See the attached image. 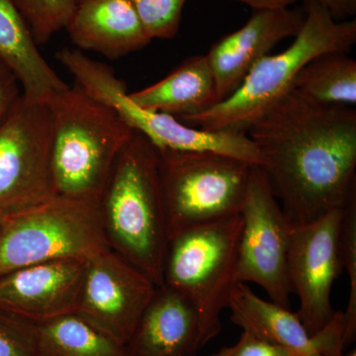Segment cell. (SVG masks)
Returning <instances> with one entry per match:
<instances>
[{"mask_svg": "<svg viewBox=\"0 0 356 356\" xmlns=\"http://www.w3.org/2000/svg\"><path fill=\"white\" fill-rule=\"evenodd\" d=\"M304 19L305 13L296 9L254 10L242 28L213 44L206 56L216 83L217 103L235 92L250 70L276 44L296 36Z\"/></svg>", "mask_w": 356, "mask_h": 356, "instance_id": "15", "label": "cell"}, {"mask_svg": "<svg viewBox=\"0 0 356 356\" xmlns=\"http://www.w3.org/2000/svg\"><path fill=\"white\" fill-rule=\"evenodd\" d=\"M231 320L268 343L306 356H343V312L337 311L322 331L311 337L296 313L261 298L245 283H236L229 296Z\"/></svg>", "mask_w": 356, "mask_h": 356, "instance_id": "14", "label": "cell"}, {"mask_svg": "<svg viewBox=\"0 0 356 356\" xmlns=\"http://www.w3.org/2000/svg\"><path fill=\"white\" fill-rule=\"evenodd\" d=\"M156 287L146 274L107 248L86 261L74 314L126 346Z\"/></svg>", "mask_w": 356, "mask_h": 356, "instance_id": "12", "label": "cell"}, {"mask_svg": "<svg viewBox=\"0 0 356 356\" xmlns=\"http://www.w3.org/2000/svg\"><path fill=\"white\" fill-rule=\"evenodd\" d=\"M88 259H57L0 275V312L33 324L74 314Z\"/></svg>", "mask_w": 356, "mask_h": 356, "instance_id": "13", "label": "cell"}, {"mask_svg": "<svg viewBox=\"0 0 356 356\" xmlns=\"http://www.w3.org/2000/svg\"><path fill=\"white\" fill-rule=\"evenodd\" d=\"M126 346L130 356L193 355L202 348L197 312L181 293L158 286Z\"/></svg>", "mask_w": 356, "mask_h": 356, "instance_id": "16", "label": "cell"}, {"mask_svg": "<svg viewBox=\"0 0 356 356\" xmlns=\"http://www.w3.org/2000/svg\"><path fill=\"white\" fill-rule=\"evenodd\" d=\"M110 250L163 285L168 222L159 175L158 149L134 132L121 149L98 200Z\"/></svg>", "mask_w": 356, "mask_h": 356, "instance_id": "2", "label": "cell"}, {"mask_svg": "<svg viewBox=\"0 0 356 356\" xmlns=\"http://www.w3.org/2000/svg\"><path fill=\"white\" fill-rule=\"evenodd\" d=\"M343 356H356V351L355 350H350V353H346Z\"/></svg>", "mask_w": 356, "mask_h": 356, "instance_id": "30", "label": "cell"}, {"mask_svg": "<svg viewBox=\"0 0 356 356\" xmlns=\"http://www.w3.org/2000/svg\"><path fill=\"white\" fill-rule=\"evenodd\" d=\"M241 217L236 280L255 283L270 301L290 309L287 257L293 226L259 165L252 168Z\"/></svg>", "mask_w": 356, "mask_h": 356, "instance_id": "10", "label": "cell"}, {"mask_svg": "<svg viewBox=\"0 0 356 356\" xmlns=\"http://www.w3.org/2000/svg\"><path fill=\"white\" fill-rule=\"evenodd\" d=\"M22 95V88L17 77L0 60V125L15 108Z\"/></svg>", "mask_w": 356, "mask_h": 356, "instance_id": "27", "label": "cell"}, {"mask_svg": "<svg viewBox=\"0 0 356 356\" xmlns=\"http://www.w3.org/2000/svg\"><path fill=\"white\" fill-rule=\"evenodd\" d=\"M293 227L344 208L356 195V110L292 89L247 132Z\"/></svg>", "mask_w": 356, "mask_h": 356, "instance_id": "1", "label": "cell"}, {"mask_svg": "<svg viewBox=\"0 0 356 356\" xmlns=\"http://www.w3.org/2000/svg\"><path fill=\"white\" fill-rule=\"evenodd\" d=\"M149 38L172 39L179 31L187 0H130Z\"/></svg>", "mask_w": 356, "mask_h": 356, "instance_id": "24", "label": "cell"}, {"mask_svg": "<svg viewBox=\"0 0 356 356\" xmlns=\"http://www.w3.org/2000/svg\"><path fill=\"white\" fill-rule=\"evenodd\" d=\"M79 0H14L38 46L69 24Z\"/></svg>", "mask_w": 356, "mask_h": 356, "instance_id": "22", "label": "cell"}, {"mask_svg": "<svg viewBox=\"0 0 356 356\" xmlns=\"http://www.w3.org/2000/svg\"><path fill=\"white\" fill-rule=\"evenodd\" d=\"M242 217L201 225L170 236L163 284L181 293L197 312L201 346L221 332V315L235 288Z\"/></svg>", "mask_w": 356, "mask_h": 356, "instance_id": "5", "label": "cell"}, {"mask_svg": "<svg viewBox=\"0 0 356 356\" xmlns=\"http://www.w3.org/2000/svg\"><path fill=\"white\" fill-rule=\"evenodd\" d=\"M0 60L13 70L28 99L49 103L70 86L40 53L14 0H0Z\"/></svg>", "mask_w": 356, "mask_h": 356, "instance_id": "18", "label": "cell"}, {"mask_svg": "<svg viewBox=\"0 0 356 356\" xmlns=\"http://www.w3.org/2000/svg\"><path fill=\"white\" fill-rule=\"evenodd\" d=\"M348 51H327L309 62L297 74L293 89L325 105L356 104V62Z\"/></svg>", "mask_w": 356, "mask_h": 356, "instance_id": "21", "label": "cell"}, {"mask_svg": "<svg viewBox=\"0 0 356 356\" xmlns=\"http://www.w3.org/2000/svg\"><path fill=\"white\" fill-rule=\"evenodd\" d=\"M107 248L98 201L55 196L2 218L0 275L57 259H89Z\"/></svg>", "mask_w": 356, "mask_h": 356, "instance_id": "7", "label": "cell"}, {"mask_svg": "<svg viewBox=\"0 0 356 356\" xmlns=\"http://www.w3.org/2000/svg\"><path fill=\"white\" fill-rule=\"evenodd\" d=\"M168 236L240 216L255 165L211 152L159 149Z\"/></svg>", "mask_w": 356, "mask_h": 356, "instance_id": "6", "label": "cell"}, {"mask_svg": "<svg viewBox=\"0 0 356 356\" xmlns=\"http://www.w3.org/2000/svg\"><path fill=\"white\" fill-rule=\"evenodd\" d=\"M0 356H39L36 324L0 312Z\"/></svg>", "mask_w": 356, "mask_h": 356, "instance_id": "25", "label": "cell"}, {"mask_svg": "<svg viewBox=\"0 0 356 356\" xmlns=\"http://www.w3.org/2000/svg\"><path fill=\"white\" fill-rule=\"evenodd\" d=\"M58 58L76 83L115 109L129 127L142 134L156 149L211 152L261 165L259 151L247 134L202 130L170 115L142 108L131 100L125 83L109 65L92 60L77 49H63Z\"/></svg>", "mask_w": 356, "mask_h": 356, "instance_id": "8", "label": "cell"}, {"mask_svg": "<svg viewBox=\"0 0 356 356\" xmlns=\"http://www.w3.org/2000/svg\"><path fill=\"white\" fill-rule=\"evenodd\" d=\"M212 356H306L300 351L268 343L252 332L243 331L234 346L222 348Z\"/></svg>", "mask_w": 356, "mask_h": 356, "instance_id": "26", "label": "cell"}, {"mask_svg": "<svg viewBox=\"0 0 356 356\" xmlns=\"http://www.w3.org/2000/svg\"><path fill=\"white\" fill-rule=\"evenodd\" d=\"M51 112L22 97L0 125V217L55 197L51 173Z\"/></svg>", "mask_w": 356, "mask_h": 356, "instance_id": "9", "label": "cell"}, {"mask_svg": "<svg viewBox=\"0 0 356 356\" xmlns=\"http://www.w3.org/2000/svg\"><path fill=\"white\" fill-rule=\"evenodd\" d=\"M341 259L350 280V297L343 312L344 344L355 343L356 337V195L344 208L341 235Z\"/></svg>", "mask_w": 356, "mask_h": 356, "instance_id": "23", "label": "cell"}, {"mask_svg": "<svg viewBox=\"0 0 356 356\" xmlns=\"http://www.w3.org/2000/svg\"><path fill=\"white\" fill-rule=\"evenodd\" d=\"M129 97L138 106L170 115L177 120L209 109L217 103L216 83L207 56L187 58L165 79Z\"/></svg>", "mask_w": 356, "mask_h": 356, "instance_id": "19", "label": "cell"}, {"mask_svg": "<svg viewBox=\"0 0 356 356\" xmlns=\"http://www.w3.org/2000/svg\"><path fill=\"white\" fill-rule=\"evenodd\" d=\"M344 208L292 228L288 281L292 294L299 298L297 316L311 337L322 331L337 312L331 296L332 285L343 269L341 235Z\"/></svg>", "mask_w": 356, "mask_h": 356, "instance_id": "11", "label": "cell"}, {"mask_svg": "<svg viewBox=\"0 0 356 356\" xmlns=\"http://www.w3.org/2000/svg\"><path fill=\"white\" fill-rule=\"evenodd\" d=\"M65 29L77 48L109 60L142 50L152 42L130 0H79Z\"/></svg>", "mask_w": 356, "mask_h": 356, "instance_id": "17", "label": "cell"}, {"mask_svg": "<svg viewBox=\"0 0 356 356\" xmlns=\"http://www.w3.org/2000/svg\"><path fill=\"white\" fill-rule=\"evenodd\" d=\"M252 7L254 10H277V9L289 8L298 0H236Z\"/></svg>", "mask_w": 356, "mask_h": 356, "instance_id": "29", "label": "cell"}, {"mask_svg": "<svg viewBox=\"0 0 356 356\" xmlns=\"http://www.w3.org/2000/svg\"><path fill=\"white\" fill-rule=\"evenodd\" d=\"M2 217H0V225H1Z\"/></svg>", "mask_w": 356, "mask_h": 356, "instance_id": "31", "label": "cell"}, {"mask_svg": "<svg viewBox=\"0 0 356 356\" xmlns=\"http://www.w3.org/2000/svg\"><path fill=\"white\" fill-rule=\"evenodd\" d=\"M39 356H130L127 346L76 314L36 324Z\"/></svg>", "mask_w": 356, "mask_h": 356, "instance_id": "20", "label": "cell"}, {"mask_svg": "<svg viewBox=\"0 0 356 356\" xmlns=\"http://www.w3.org/2000/svg\"><path fill=\"white\" fill-rule=\"evenodd\" d=\"M48 104L55 196L99 200L117 156L135 131L115 109L76 83Z\"/></svg>", "mask_w": 356, "mask_h": 356, "instance_id": "4", "label": "cell"}, {"mask_svg": "<svg viewBox=\"0 0 356 356\" xmlns=\"http://www.w3.org/2000/svg\"><path fill=\"white\" fill-rule=\"evenodd\" d=\"M337 21L350 20L356 14V0H317Z\"/></svg>", "mask_w": 356, "mask_h": 356, "instance_id": "28", "label": "cell"}, {"mask_svg": "<svg viewBox=\"0 0 356 356\" xmlns=\"http://www.w3.org/2000/svg\"><path fill=\"white\" fill-rule=\"evenodd\" d=\"M305 19L282 53L262 58L235 92L209 109L179 120L206 131L247 134L248 129L293 89L300 70L327 51H350L356 21H337L317 0H305Z\"/></svg>", "mask_w": 356, "mask_h": 356, "instance_id": "3", "label": "cell"}]
</instances>
